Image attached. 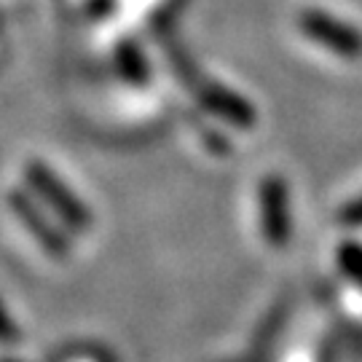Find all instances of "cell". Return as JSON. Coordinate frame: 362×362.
Returning <instances> with one entry per match:
<instances>
[{
  "label": "cell",
  "mask_w": 362,
  "mask_h": 362,
  "mask_svg": "<svg viewBox=\"0 0 362 362\" xmlns=\"http://www.w3.org/2000/svg\"><path fill=\"white\" fill-rule=\"evenodd\" d=\"M196 97L207 110L226 118L233 127H252L255 124V113H252L250 103L242 100L239 94H233L231 89L220 86V83H204L202 89L196 91Z\"/></svg>",
  "instance_id": "obj_4"
},
{
  "label": "cell",
  "mask_w": 362,
  "mask_h": 362,
  "mask_svg": "<svg viewBox=\"0 0 362 362\" xmlns=\"http://www.w3.org/2000/svg\"><path fill=\"white\" fill-rule=\"evenodd\" d=\"M260 228L272 247H285L293 231L287 185L276 175H269L260 182Z\"/></svg>",
  "instance_id": "obj_2"
},
{
  "label": "cell",
  "mask_w": 362,
  "mask_h": 362,
  "mask_svg": "<svg viewBox=\"0 0 362 362\" xmlns=\"http://www.w3.org/2000/svg\"><path fill=\"white\" fill-rule=\"evenodd\" d=\"M121 70L127 73V76H132L134 81H143V73H145V67H143V59H140V54H137V49L134 46H129L127 52H121Z\"/></svg>",
  "instance_id": "obj_5"
},
{
  "label": "cell",
  "mask_w": 362,
  "mask_h": 362,
  "mask_svg": "<svg viewBox=\"0 0 362 362\" xmlns=\"http://www.w3.org/2000/svg\"><path fill=\"white\" fill-rule=\"evenodd\" d=\"M27 177L30 182L35 185V191L40 196H46L49 199V204H52L57 212H62L67 220H70V226H78V228H83V226H89V209H83V204L78 202L73 191L59 182V177L54 175L49 167H43V164H30L27 167Z\"/></svg>",
  "instance_id": "obj_3"
},
{
  "label": "cell",
  "mask_w": 362,
  "mask_h": 362,
  "mask_svg": "<svg viewBox=\"0 0 362 362\" xmlns=\"http://www.w3.org/2000/svg\"><path fill=\"white\" fill-rule=\"evenodd\" d=\"M341 220H344L346 226H362V196L344 207V212H341Z\"/></svg>",
  "instance_id": "obj_6"
},
{
  "label": "cell",
  "mask_w": 362,
  "mask_h": 362,
  "mask_svg": "<svg viewBox=\"0 0 362 362\" xmlns=\"http://www.w3.org/2000/svg\"><path fill=\"white\" fill-rule=\"evenodd\" d=\"M298 27L300 33L320 43L325 49L344 57V59H362V33L349 22H341L336 16L317 8H306L298 16Z\"/></svg>",
  "instance_id": "obj_1"
}]
</instances>
